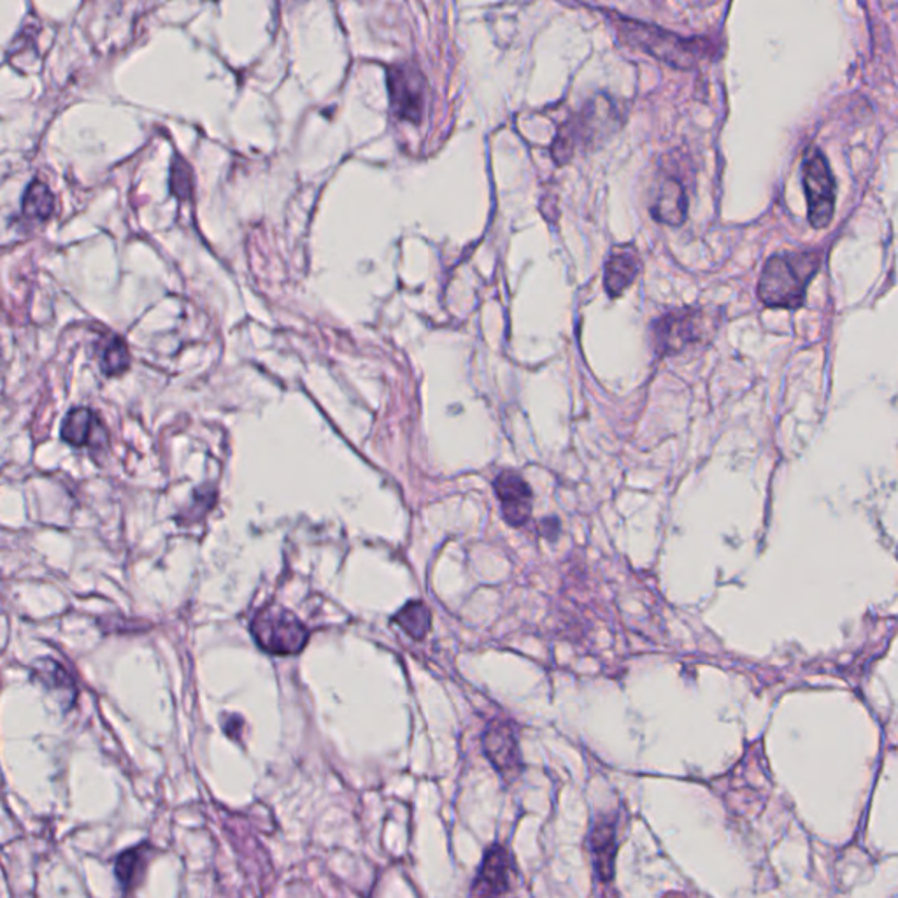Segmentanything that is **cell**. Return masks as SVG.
<instances>
[{"instance_id":"1","label":"cell","mask_w":898,"mask_h":898,"mask_svg":"<svg viewBox=\"0 0 898 898\" xmlns=\"http://www.w3.org/2000/svg\"><path fill=\"white\" fill-rule=\"evenodd\" d=\"M621 125L620 109L607 95H593L583 109L567 118L558 129L553 143V158L558 166L569 162L580 148H593L600 141H606Z\"/></svg>"},{"instance_id":"2","label":"cell","mask_w":898,"mask_h":898,"mask_svg":"<svg viewBox=\"0 0 898 898\" xmlns=\"http://www.w3.org/2000/svg\"><path fill=\"white\" fill-rule=\"evenodd\" d=\"M820 264L822 258L814 252L770 256L760 275V301L767 307L799 310L804 304L805 288Z\"/></svg>"},{"instance_id":"3","label":"cell","mask_w":898,"mask_h":898,"mask_svg":"<svg viewBox=\"0 0 898 898\" xmlns=\"http://www.w3.org/2000/svg\"><path fill=\"white\" fill-rule=\"evenodd\" d=\"M609 19L615 23L616 32L623 41L641 48L672 68L692 69L699 60L709 53V41L705 39H688L652 23L624 19L616 13H612V16L609 14Z\"/></svg>"},{"instance_id":"4","label":"cell","mask_w":898,"mask_h":898,"mask_svg":"<svg viewBox=\"0 0 898 898\" xmlns=\"http://www.w3.org/2000/svg\"><path fill=\"white\" fill-rule=\"evenodd\" d=\"M716 327V313L707 307L670 310L652 324L653 347L658 355H679L705 341Z\"/></svg>"},{"instance_id":"5","label":"cell","mask_w":898,"mask_h":898,"mask_svg":"<svg viewBox=\"0 0 898 898\" xmlns=\"http://www.w3.org/2000/svg\"><path fill=\"white\" fill-rule=\"evenodd\" d=\"M252 635L260 650L276 656L301 653L310 641V630L283 607L262 609L252 621Z\"/></svg>"},{"instance_id":"6","label":"cell","mask_w":898,"mask_h":898,"mask_svg":"<svg viewBox=\"0 0 898 898\" xmlns=\"http://www.w3.org/2000/svg\"><path fill=\"white\" fill-rule=\"evenodd\" d=\"M809 223L814 229L830 225L836 211V180L822 149L811 146L802 163Z\"/></svg>"},{"instance_id":"7","label":"cell","mask_w":898,"mask_h":898,"mask_svg":"<svg viewBox=\"0 0 898 898\" xmlns=\"http://www.w3.org/2000/svg\"><path fill=\"white\" fill-rule=\"evenodd\" d=\"M391 111L399 120L422 122L427 108V77L414 63H396L387 72Z\"/></svg>"},{"instance_id":"8","label":"cell","mask_w":898,"mask_h":898,"mask_svg":"<svg viewBox=\"0 0 898 898\" xmlns=\"http://www.w3.org/2000/svg\"><path fill=\"white\" fill-rule=\"evenodd\" d=\"M518 869L508 848L494 845L486 849L472 881L469 898H509L517 886Z\"/></svg>"},{"instance_id":"9","label":"cell","mask_w":898,"mask_h":898,"mask_svg":"<svg viewBox=\"0 0 898 898\" xmlns=\"http://www.w3.org/2000/svg\"><path fill=\"white\" fill-rule=\"evenodd\" d=\"M483 745H485V755L503 779L511 781L520 776L521 768H523L520 744H518L517 732L509 721L494 719L486 727Z\"/></svg>"},{"instance_id":"10","label":"cell","mask_w":898,"mask_h":898,"mask_svg":"<svg viewBox=\"0 0 898 898\" xmlns=\"http://www.w3.org/2000/svg\"><path fill=\"white\" fill-rule=\"evenodd\" d=\"M494 490L499 499L503 520L512 529L525 526L532 517L534 494L529 483L514 471H502L495 477Z\"/></svg>"},{"instance_id":"11","label":"cell","mask_w":898,"mask_h":898,"mask_svg":"<svg viewBox=\"0 0 898 898\" xmlns=\"http://www.w3.org/2000/svg\"><path fill=\"white\" fill-rule=\"evenodd\" d=\"M652 215L660 223L683 225L688 216V197L681 181L672 174L662 175L653 195Z\"/></svg>"},{"instance_id":"12","label":"cell","mask_w":898,"mask_h":898,"mask_svg":"<svg viewBox=\"0 0 898 898\" xmlns=\"http://www.w3.org/2000/svg\"><path fill=\"white\" fill-rule=\"evenodd\" d=\"M641 270V258L635 247L618 246L607 256L606 269H604V288L607 295L620 296L627 288L632 287L633 281Z\"/></svg>"},{"instance_id":"13","label":"cell","mask_w":898,"mask_h":898,"mask_svg":"<svg viewBox=\"0 0 898 898\" xmlns=\"http://www.w3.org/2000/svg\"><path fill=\"white\" fill-rule=\"evenodd\" d=\"M616 846L618 845H616L615 820L611 816L598 817L592 828L590 848H592L598 876L606 883L615 876Z\"/></svg>"},{"instance_id":"14","label":"cell","mask_w":898,"mask_h":898,"mask_svg":"<svg viewBox=\"0 0 898 898\" xmlns=\"http://www.w3.org/2000/svg\"><path fill=\"white\" fill-rule=\"evenodd\" d=\"M151 854H154V848L148 842H144V845L126 849L117 858L114 874H117L118 883H120L125 894L132 891L135 886H139L141 876L148 869Z\"/></svg>"},{"instance_id":"15","label":"cell","mask_w":898,"mask_h":898,"mask_svg":"<svg viewBox=\"0 0 898 898\" xmlns=\"http://www.w3.org/2000/svg\"><path fill=\"white\" fill-rule=\"evenodd\" d=\"M100 422L95 416L94 411L88 408H76L69 411L68 416L62 422V439L69 445L82 446L92 445L94 436L99 432Z\"/></svg>"},{"instance_id":"16","label":"cell","mask_w":898,"mask_h":898,"mask_svg":"<svg viewBox=\"0 0 898 898\" xmlns=\"http://www.w3.org/2000/svg\"><path fill=\"white\" fill-rule=\"evenodd\" d=\"M23 216L31 221H46L54 211V195L48 184L36 180L28 184L22 198Z\"/></svg>"},{"instance_id":"17","label":"cell","mask_w":898,"mask_h":898,"mask_svg":"<svg viewBox=\"0 0 898 898\" xmlns=\"http://www.w3.org/2000/svg\"><path fill=\"white\" fill-rule=\"evenodd\" d=\"M393 621L408 633L409 638L414 639V641H422L430 630L432 612L420 600H411L397 612Z\"/></svg>"},{"instance_id":"18","label":"cell","mask_w":898,"mask_h":898,"mask_svg":"<svg viewBox=\"0 0 898 898\" xmlns=\"http://www.w3.org/2000/svg\"><path fill=\"white\" fill-rule=\"evenodd\" d=\"M34 672L37 678L41 679V683L54 692L65 693L69 699L76 696V687L69 676L68 670L63 669L62 665L50 658H43L34 665Z\"/></svg>"},{"instance_id":"19","label":"cell","mask_w":898,"mask_h":898,"mask_svg":"<svg viewBox=\"0 0 898 898\" xmlns=\"http://www.w3.org/2000/svg\"><path fill=\"white\" fill-rule=\"evenodd\" d=\"M131 365V356H129V348L120 337H112L108 342V347L104 348L102 356H100V368L106 376H120L125 373Z\"/></svg>"},{"instance_id":"20","label":"cell","mask_w":898,"mask_h":898,"mask_svg":"<svg viewBox=\"0 0 898 898\" xmlns=\"http://www.w3.org/2000/svg\"><path fill=\"white\" fill-rule=\"evenodd\" d=\"M171 192L178 198H190L194 192V175L183 158L174 157L171 171Z\"/></svg>"}]
</instances>
